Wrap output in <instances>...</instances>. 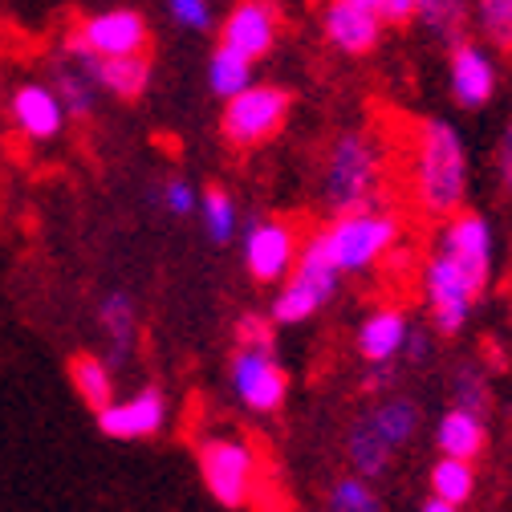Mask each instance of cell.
I'll return each mask as SVG.
<instances>
[{
	"mask_svg": "<svg viewBox=\"0 0 512 512\" xmlns=\"http://www.w3.org/2000/svg\"><path fill=\"white\" fill-rule=\"evenodd\" d=\"M13 122L17 131L25 139H57L61 126H66V106H61V98H53L45 86H21L13 94Z\"/></svg>",
	"mask_w": 512,
	"mask_h": 512,
	"instance_id": "obj_14",
	"label": "cell"
},
{
	"mask_svg": "<svg viewBox=\"0 0 512 512\" xmlns=\"http://www.w3.org/2000/svg\"><path fill=\"white\" fill-rule=\"evenodd\" d=\"M53 78H57V98H61V106H66V114H70V118H90V110H94L90 74L82 78V74H74V70H57Z\"/></svg>",
	"mask_w": 512,
	"mask_h": 512,
	"instance_id": "obj_29",
	"label": "cell"
},
{
	"mask_svg": "<svg viewBox=\"0 0 512 512\" xmlns=\"http://www.w3.org/2000/svg\"><path fill=\"white\" fill-rule=\"evenodd\" d=\"M163 204H167L171 216H187L191 208H196V196H191V187L183 179H171L167 191H163Z\"/></svg>",
	"mask_w": 512,
	"mask_h": 512,
	"instance_id": "obj_33",
	"label": "cell"
},
{
	"mask_svg": "<svg viewBox=\"0 0 512 512\" xmlns=\"http://www.w3.org/2000/svg\"><path fill=\"white\" fill-rule=\"evenodd\" d=\"M82 66H86L90 82H98L102 90H110L114 98H126V102L143 98V90L151 86V61H147V53H131V57H82Z\"/></svg>",
	"mask_w": 512,
	"mask_h": 512,
	"instance_id": "obj_13",
	"label": "cell"
},
{
	"mask_svg": "<svg viewBox=\"0 0 512 512\" xmlns=\"http://www.w3.org/2000/svg\"><path fill=\"white\" fill-rule=\"evenodd\" d=\"M423 512H460V504H447V500H439V496H431V500L423 504Z\"/></svg>",
	"mask_w": 512,
	"mask_h": 512,
	"instance_id": "obj_38",
	"label": "cell"
},
{
	"mask_svg": "<svg viewBox=\"0 0 512 512\" xmlns=\"http://www.w3.org/2000/svg\"><path fill=\"white\" fill-rule=\"evenodd\" d=\"M98 317H102V330L114 342V358H126L131 346H135V301L126 293H110L98 305Z\"/></svg>",
	"mask_w": 512,
	"mask_h": 512,
	"instance_id": "obj_24",
	"label": "cell"
},
{
	"mask_svg": "<svg viewBox=\"0 0 512 512\" xmlns=\"http://www.w3.org/2000/svg\"><path fill=\"white\" fill-rule=\"evenodd\" d=\"M378 17L387 25H407L415 17V0H378Z\"/></svg>",
	"mask_w": 512,
	"mask_h": 512,
	"instance_id": "obj_34",
	"label": "cell"
},
{
	"mask_svg": "<svg viewBox=\"0 0 512 512\" xmlns=\"http://www.w3.org/2000/svg\"><path fill=\"white\" fill-rule=\"evenodd\" d=\"M326 33L338 49L346 53H370L374 41H378V17L370 9H358L350 5V0H334V5L326 9Z\"/></svg>",
	"mask_w": 512,
	"mask_h": 512,
	"instance_id": "obj_19",
	"label": "cell"
},
{
	"mask_svg": "<svg viewBox=\"0 0 512 512\" xmlns=\"http://www.w3.org/2000/svg\"><path fill=\"white\" fill-rule=\"evenodd\" d=\"M232 387H236L240 403H244L252 415H273V411L285 407L289 374H285V366L273 358V350L236 346V354H232Z\"/></svg>",
	"mask_w": 512,
	"mask_h": 512,
	"instance_id": "obj_8",
	"label": "cell"
},
{
	"mask_svg": "<svg viewBox=\"0 0 512 512\" xmlns=\"http://www.w3.org/2000/svg\"><path fill=\"white\" fill-rule=\"evenodd\" d=\"M480 21H484V33L492 37V45L512 53V0H484Z\"/></svg>",
	"mask_w": 512,
	"mask_h": 512,
	"instance_id": "obj_30",
	"label": "cell"
},
{
	"mask_svg": "<svg viewBox=\"0 0 512 512\" xmlns=\"http://www.w3.org/2000/svg\"><path fill=\"white\" fill-rule=\"evenodd\" d=\"M326 301H330V297L317 289V285H309V281H301V277L289 273V281H285V289L277 293L269 317H273L277 326H301V322H309V317L322 309Z\"/></svg>",
	"mask_w": 512,
	"mask_h": 512,
	"instance_id": "obj_21",
	"label": "cell"
},
{
	"mask_svg": "<svg viewBox=\"0 0 512 512\" xmlns=\"http://www.w3.org/2000/svg\"><path fill=\"white\" fill-rule=\"evenodd\" d=\"M297 232L281 220H261V224H252L244 232V269L252 273V281H261V285H273L281 277L293 273L297 265Z\"/></svg>",
	"mask_w": 512,
	"mask_h": 512,
	"instance_id": "obj_10",
	"label": "cell"
},
{
	"mask_svg": "<svg viewBox=\"0 0 512 512\" xmlns=\"http://www.w3.org/2000/svg\"><path fill=\"white\" fill-rule=\"evenodd\" d=\"M423 297H427V309H431V326L443 338L460 334L468 326V317H472V305L480 301L476 285L460 273V265L452 261V256L439 252V248L423 265Z\"/></svg>",
	"mask_w": 512,
	"mask_h": 512,
	"instance_id": "obj_6",
	"label": "cell"
},
{
	"mask_svg": "<svg viewBox=\"0 0 512 512\" xmlns=\"http://www.w3.org/2000/svg\"><path fill=\"white\" fill-rule=\"evenodd\" d=\"M403 354L411 358V362H427L431 358V330H423V326H415L411 334H407V346H403Z\"/></svg>",
	"mask_w": 512,
	"mask_h": 512,
	"instance_id": "obj_35",
	"label": "cell"
},
{
	"mask_svg": "<svg viewBox=\"0 0 512 512\" xmlns=\"http://www.w3.org/2000/svg\"><path fill=\"white\" fill-rule=\"evenodd\" d=\"M70 382H74V391L82 395V403L98 415L106 403H114V378H110V366L94 354H78L70 362Z\"/></svg>",
	"mask_w": 512,
	"mask_h": 512,
	"instance_id": "obj_22",
	"label": "cell"
},
{
	"mask_svg": "<svg viewBox=\"0 0 512 512\" xmlns=\"http://www.w3.org/2000/svg\"><path fill=\"white\" fill-rule=\"evenodd\" d=\"M435 447H439V456L480 460L484 447H488V419L452 407V411L439 419V427H435Z\"/></svg>",
	"mask_w": 512,
	"mask_h": 512,
	"instance_id": "obj_18",
	"label": "cell"
},
{
	"mask_svg": "<svg viewBox=\"0 0 512 512\" xmlns=\"http://www.w3.org/2000/svg\"><path fill=\"white\" fill-rule=\"evenodd\" d=\"M395 382V362H370V374H366V391H387Z\"/></svg>",
	"mask_w": 512,
	"mask_h": 512,
	"instance_id": "obj_37",
	"label": "cell"
},
{
	"mask_svg": "<svg viewBox=\"0 0 512 512\" xmlns=\"http://www.w3.org/2000/svg\"><path fill=\"white\" fill-rule=\"evenodd\" d=\"M346 456H350V468L354 476L362 480H382L391 472V460H395V447L382 439V431L370 423V415H358L346 431Z\"/></svg>",
	"mask_w": 512,
	"mask_h": 512,
	"instance_id": "obj_17",
	"label": "cell"
},
{
	"mask_svg": "<svg viewBox=\"0 0 512 512\" xmlns=\"http://www.w3.org/2000/svg\"><path fill=\"white\" fill-rule=\"evenodd\" d=\"M382 187V151L374 147V139L350 131L330 147L326 159V175H322V196L330 204L334 216L342 212H358V208H374Z\"/></svg>",
	"mask_w": 512,
	"mask_h": 512,
	"instance_id": "obj_3",
	"label": "cell"
},
{
	"mask_svg": "<svg viewBox=\"0 0 512 512\" xmlns=\"http://www.w3.org/2000/svg\"><path fill=\"white\" fill-rule=\"evenodd\" d=\"M452 407H460L468 415H480V419L492 415V387L476 366H460L452 374Z\"/></svg>",
	"mask_w": 512,
	"mask_h": 512,
	"instance_id": "obj_25",
	"label": "cell"
},
{
	"mask_svg": "<svg viewBox=\"0 0 512 512\" xmlns=\"http://www.w3.org/2000/svg\"><path fill=\"white\" fill-rule=\"evenodd\" d=\"M452 90H456V102L460 106H484L496 90V70L484 49L468 45V41H456L452 49Z\"/></svg>",
	"mask_w": 512,
	"mask_h": 512,
	"instance_id": "obj_16",
	"label": "cell"
},
{
	"mask_svg": "<svg viewBox=\"0 0 512 512\" xmlns=\"http://www.w3.org/2000/svg\"><path fill=\"white\" fill-rule=\"evenodd\" d=\"M200 472L212 500H220L224 508H244L256 488V452L244 439L212 435L200 443Z\"/></svg>",
	"mask_w": 512,
	"mask_h": 512,
	"instance_id": "obj_5",
	"label": "cell"
},
{
	"mask_svg": "<svg viewBox=\"0 0 512 512\" xmlns=\"http://www.w3.org/2000/svg\"><path fill=\"white\" fill-rule=\"evenodd\" d=\"M407 334H411V326H407L403 309L382 305L358 326V354L366 362H395L407 346Z\"/></svg>",
	"mask_w": 512,
	"mask_h": 512,
	"instance_id": "obj_15",
	"label": "cell"
},
{
	"mask_svg": "<svg viewBox=\"0 0 512 512\" xmlns=\"http://www.w3.org/2000/svg\"><path fill=\"white\" fill-rule=\"evenodd\" d=\"M399 216L382 212V208H358V212H342L334 224H326L317 232L322 248L330 252V261L342 273H366L378 261H387L399 244Z\"/></svg>",
	"mask_w": 512,
	"mask_h": 512,
	"instance_id": "obj_2",
	"label": "cell"
},
{
	"mask_svg": "<svg viewBox=\"0 0 512 512\" xmlns=\"http://www.w3.org/2000/svg\"><path fill=\"white\" fill-rule=\"evenodd\" d=\"M415 196L431 216H456L468 196L464 143L439 118H423L415 131Z\"/></svg>",
	"mask_w": 512,
	"mask_h": 512,
	"instance_id": "obj_1",
	"label": "cell"
},
{
	"mask_svg": "<svg viewBox=\"0 0 512 512\" xmlns=\"http://www.w3.org/2000/svg\"><path fill=\"white\" fill-rule=\"evenodd\" d=\"M472 492H476V468H472V460L439 456L431 464V496H439L447 504H468Z\"/></svg>",
	"mask_w": 512,
	"mask_h": 512,
	"instance_id": "obj_23",
	"label": "cell"
},
{
	"mask_svg": "<svg viewBox=\"0 0 512 512\" xmlns=\"http://www.w3.org/2000/svg\"><path fill=\"white\" fill-rule=\"evenodd\" d=\"M167 9L179 25L187 29H208L212 25V13H208V0H167Z\"/></svg>",
	"mask_w": 512,
	"mask_h": 512,
	"instance_id": "obj_32",
	"label": "cell"
},
{
	"mask_svg": "<svg viewBox=\"0 0 512 512\" xmlns=\"http://www.w3.org/2000/svg\"><path fill=\"white\" fill-rule=\"evenodd\" d=\"M439 252H447L460 265V273L476 285V293L484 297L488 277H492V228L480 212H456L452 224L439 236Z\"/></svg>",
	"mask_w": 512,
	"mask_h": 512,
	"instance_id": "obj_9",
	"label": "cell"
},
{
	"mask_svg": "<svg viewBox=\"0 0 512 512\" xmlns=\"http://www.w3.org/2000/svg\"><path fill=\"white\" fill-rule=\"evenodd\" d=\"M208 78H212V90H216L220 98L240 94V90L248 86V78H252V70H248V57H244V53H236V49H228V45H216Z\"/></svg>",
	"mask_w": 512,
	"mask_h": 512,
	"instance_id": "obj_26",
	"label": "cell"
},
{
	"mask_svg": "<svg viewBox=\"0 0 512 512\" xmlns=\"http://www.w3.org/2000/svg\"><path fill=\"white\" fill-rule=\"evenodd\" d=\"M330 512H382L378 492L362 476H346L330 488Z\"/></svg>",
	"mask_w": 512,
	"mask_h": 512,
	"instance_id": "obj_28",
	"label": "cell"
},
{
	"mask_svg": "<svg viewBox=\"0 0 512 512\" xmlns=\"http://www.w3.org/2000/svg\"><path fill=\"white\" fill-rule=\"evenodd\" d=\"M496 167H500V183H504L508 200H512V126H508V131H504V139H500V151H496Z\"/></svg>",
	"mask_w": 512,
	"mask_h": 512,
	"instance_id": "obj_36",
	"label": "cell"
},
{
	"mask_svg": "<svg viewBox=\"0 0 512 512\" xmlns=\"http://www.w3.org/2000/svg\"><path fill=\"white\" fill-rule=\"evenodd\" d=\"M350 5H358V9H370V13L378 17V0H350Z\"/></svg>",
	"mask_w": 512,
	"mask_h": 512,
	"instance_id": "obj_39",
	"label": "cell"
},
{
	"mask_svg": "<svg viewBox=\"0 0 512 512\" xmlns=\"http://www.w3.org/2000/svg\"><path fill=\"white\" fill-rule=\"evenodd\" d=\"M147 49H151L147 21L131 9L98 13L66 37V53L78 61L82 57H131V53H147Z\"/></svg>",
	"mask_w": 512,
	"mask_h": 512,
	"instance_id": "obj_7",
	"label": "cell"
},
{
	"mask_svg": "<svg viewBox=\"0 0 512 512\" xmlns=\"http://www.w3.org/2000/svg\"><path fill=\"white\" fill-rule=\"evenodd\" d=\"M204 224H208V236L216 244H232V236H236V204H232V196L220 183H212L204 191Z\"/></svg>",
	"mask_w": 512,
	"mask_h": 512,
	"instance_id": "obj_27",
	"label": "cell"
},
{
	"mask_svg": "<svg viewBox=\"0 0 512 512\" xmlns=\"http://www.w3.org/2000/svg\"><path fill=\"white\" fill-rule=\"evenodd\" d=\"M285 25V13L277 0H240V5L228 13L224 21V33H220V45L244 53L248 61L265 57L273 45H277V33Z\"/></svg>",
	"mask_w": 512,
	"mask_h": 512,
	"instance_id": "obj_11",
	"label": "cell"
},
{
	"mask_svg": "<svg viewBox=\"0 0 512 512\" xmlns=\"http://www.w3.org/2000/svg\"><path fill=\"white\" fill-rule=\"evenodd\" d=\"M366 415H370V423L382 431V439H387L395 452H403V447L415 439V431H419V407H415V399H407V395L382 399V403L370 407Z\"/></svg>",
	"mask_w": 512,
	"mask_h": 512,
	"instance_id": "obj_20",
	"label": "cell"
},
{
	"mask_svg": "<svg viewBox=\"0 0 512 512\" xmlns=\"http://www.w3.org/2000/svg\"><path fill=\"white\" fill-rule=\"evenodd\" d=\"M289 106L293 98L281 86H244L240 94L228 98L220 131L236 151H252L281 131L289 118Z\"/></svg>",
	"mask_w": 512,
	"mask_h": 512,
	"instance_id": "obj_4",
	"label": "cell"
},
{
	"mask_svg": "<svg viewBox=\"0 0 512 512\" xmlns=\"http://www.w3.org/2000/svg\"><path fill=\"white\" fill-rule=\"evenodd\" d=\"M236 346H252V350H273L277 346V322L261 313H244L236 322Z\"/></svg>",
	"mask_w": 512,
	"mask_h": 512,
	"instance_id": "obj_31",
	"label": "cell"
},
{
	"mask_svg": "<svg viewBox=\"0 0 512 512\" xmlns=\"http://www.w3.org/2000/svg\"><path fill=\"white\" fill-rule=\"evenodd\" d=\"M163 419H167V399L155 387H143L139 395L122 403H106L98 411V431L110 439H147L163 427Z\"/></svg>",
	"mask_w": 512,
	"mask_h": 512,
	"instance_id": "obj_12",
	"label": "cell"
}]
</instances>
